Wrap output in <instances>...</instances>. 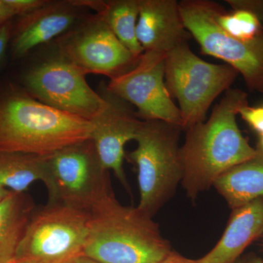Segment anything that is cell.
<instances>
[{
    "label": "cell",
    "instance_id": "44dd1931",
    "mask_svg": "<svg viewBox=\"0 0 263 263\" xmlns=\"http://www.w3.org/2000/svg\"><path fill=\"white\" fill-rule=\"evenodd\" d=\"M239 114L254 131L260 136H263V105L257 107L245 105L240 109Z\"/></svg>",
    "mask_w": 263,
    "mask_h": 263
},
{
    "label": "cell",
    "instance_id": "ac0fdd59",
    "mask_svg": "<svg viewBox=\"0 0 263 263\" xmlns=\"http://www.w3.org/2000/svg\"><path fill=\"white\" fill-rule=\"evenodd\" d=\"M50 178L48 157L0 152V185L9 191L25 193L36 181L47 188Z\"/></svg>",
    "mask_w": 263,
    "mask_h": 263
},
{
    "label": "cell",
    "instance_id": "9c48e42d",
    "mask_svg": "<svg viewBox=\"0 0 263 263\" xmlns=\"http://www.w3.org/2000/svg\"><path fill=\"white\" fill-rule=\"evenodd\" d=\"M86 76L60 56L29 70L24 82L29 95L41 103L91 122L106 108L108 100L90 87Z\"/></svg>",
    "mask_w": 263,
    "mask_h": 263
},
{
    "label": "cell",
    "instance_id": "f546056e",
    "mask_svg": "<svg viewBox=\"0 0 263 263\" xmlns=\"http://www.w3.org/2000/svg\"><path fill=\"white\" fill-rule=\"evenodd\" d=\"M256 149L258 150L259 152H262L263 153V136H260V139H259L258 146Z\"/></svg>",
    "mask_w": 263,
    "mask_h": 263
},
{
    "label": "cell",
    "instance_id": "7c38bea8",
    "mask_svg": "<svg viewBox=\"0 0 263 263\" xmlns=\"http://www.w3.org/2000/svg\"><path fill=\"white\" fill-rule=\"evenodd\" d=\"M108 105L94 120L91 140L100 162L106 171H111L127 190L129 186L124 170L126 144L136 140L143 121L137 118L123 100L109 95Z\"/></svg>",
    "mask_w": 263,
    "mask_h": 263
},
{
    "label": "cell",
    "instance_id": "83f0119b",
    "mask_svg": "<svg viewBox=\"0 0 263 263\" xmlns=\"http://www.w3.org/2000/svg\"><path fill=\"white\" fill-rule=\"evenodd\" d=\"M67 263H99L96 261L93 260V259L89 258V257H86L84 255H79L78 257H74V258L71 259Z\"/></svg>",
    "mask_w": 263,
    "mask_h": 263
},
{
    "label": "cell",
    "instance_id": "ba28073f",
    "mask_svg": "<svg viewBox=\"0 0 263 263\" xmlns=\"http://www.w3.org/2000/svg\"><path fill=\"white\" fill-rule=\"evenodd\" d=\"M48 202L89 212L112 190L106 171L91 140L48 156Z\"/></svg>",
    "mask_w": 263,
    "mask_h": 263
},
{
    "label": "cell",
    "instance_id": "5bb4252c",
    "mask_svg": "<svg viewBox=\"0 0 263 263\" xmlns=\"http://www.w3.org/2000/svg\"><path fill=\"white\" fill-rule=\"evenodd\" d=\"M77 8L72 2L48 1L24 15L12 43L13 56L24 57L33 48L68 31L79 18Z\"/></svg>",
    "mask_w": 263,
    "mask_h": 263
},
{
    "label": "cell",
    "instance_id": "5b68a950",
    "mask_svg": "<svg viewBox=\"0 0 263 263\" xmlns=\"http://www.w3.org/2000/svg\"><path fill=\"white\" fill-rule=\"evenodd\" d=\"M238 75L230 65L204 61L192 51L188 43L166 55V86L179 103L183 130L204 122L212 103L230 89Z\"/></svg>",
    "mask_w": 263,
    "mask_h": 263
},
{
    "label": "cell",
    "instance_id": "ffe728a7",
    "mask_svg": "<svg viewBox=\"0 0 263 263\" xmlns=\"http://www.w3.org/2000/svg\"><path fill=\"white\" fill-rule=\"evenodd\" d=\"M215 17L223 31L238 39H253L263 30V17L252 10L238 8L228 13L217 3Z\"/></svg>",
    "mask_w": 263,
    "mask_h": 263
},
{
    "label": "cell",
    "instance_id": "7a4b0ae2",
    "mask_svg": "<svg viewBox=\"0 0 263 263\" xmlns=\"http://www.w3.org/2000/svg\"><path fill=\"white\" fill-rule=\"evenodd\" d=\"M83 255L99 263H158L171 251L153 216L123 205L113 190L91 209Z\"/></svg>",
    "mask_w": 263,
    "mask_h": 263
},
{
    "label": "cell",
    "instance_id": "4dcf8cb0",
    "mask_svg": "<svg viewBox=\"0 0 263 263\" xmlns=\"http://www.w3.org/2000/svg\"><path fill=\"white\" fill-rule=\"evenodd\" d=\"M8 263H15L14 262H8Z\"/></svg>",
    "mask_w": 263,
    "mask_h": 263
},
{
    "label": "cell",
    "instance_id": "d4e9b609",
    "mask_svg": "<svg viewBox=\"0 0 263 263\" xmlns=\"http://www.w3.org/2000/svg\"><path fill=\"white\" fill-rule=\"evenodd\" d=\"M158 263H199L195 259L187 258L183 255L171 250L163 259Z\"/></svg>",
    "mask_w": 263,
    "mask_h": 263
},
{
    "label": "cell",
    "instance_id": "e0dca14e",
    "mask_svg": "<svg viewBox=\"0 0 263 263\" xmlns=\"http://www.w3.org/2000/svg\"><path fill=\"white\" fill-rule=\"evenodd\" d=\"M34 209L32 199L25 193L10 192L0 201V263L13 262Z\"/></svg>",
    "mask_w": 263,
    "mask_h": 263
},
{
    "label": "cell",
    "instance_id": "277c9868",
    "mask_svg": "<svg viewBox=\"0 0 263 263\" xmlns=\"http://www.w3.org/2000/svg\"><path fill=\"white\" fill-rule=\"evenodd\" d=\"M182 128L160 120H144L136 149L128 155L138 170V207L154 216L170 199L183 179L179 137Z\"/></svg>",
    "mask_w": 263,
    "mask_h": 263
},
{
    "label": "cell",
    "instance_id": "d6986e66",
    "mask_svg": "<svg viewBox=\"0 0 263 263\" xmlns=\"http://www.w3.org/2000/svg\"><path fill=\"white\" fill-rule=\"evenodd\" d=\"M140 0L86 1L84 5L96 10L97 15L108 26L121 43L137 57L143 54L137 38L136 27Z\"/></svg>",
    "mask_w": 263,
    "mask_h": 263
},
{
    "label": "cell",
    "instance_id": "3957f363",
    "mask_svg": "<svg viewBox=\"0 0 263 263\" xmlns=\"http://www.w3.org/2000/svg\"><path fill=\"white\" fill-rule=\"evenodd\" d=\"M93 124L20 91L0 99V152L48 157L91 138Z\"/></svg>",
    "mask_w": 263,
    "mask_h": 263
},
{
    "label": "cell",
    "instance_id": "cb8c5ba5",
    "mask_svg": "<svg viewBox=\"0 0 263 263\" xmlns=\"http://www.w3.org/2000/svg\"><path fill=\"white\" fill-rule=\"evenodd\" d=\"M11 27L9 22L3 24L0 27V62L5 56V51L9 43Z\"/></svg>",
    "mask_w": 263,
    "mask_h": 263
},
{
    "label": "cell",
    "instance_id": "2e32d148",
    "mask_svg": "<svg viewBox=\"0 0 263 263\" xmlns=\"http://www.w3.org/2000/svg\"><path fill=\"white\" fill-rule=\"evenodd\" d=\"M232 209L263 197V153L232 167L214 184Z\"/></svg>",
    "mask_w": 263,
    "mask_h": 263
},
{
    "label": "cell",
    "instance_id": "4fadbf2b",
    "mask_svg": "<svg viewBox=\"0 0 263 263\" xmlns=\"http://www.w3.org/2000/svg\"><path fill=\"white\" fill-rule=\"evenodd\" d=\"M136 34L143 51L164 55L192 37L176 0H140Z\"/></svg>",
    "mask_w": 263,
    "mask_h": 263
},
{
    "label": "cell",
    "instance_id": "603a6c76",
    "mask_svg": "<svg viewBox=\"0 0 263 263\" xmlns=\"http://www.w3.org/2000/svg\"><path fill=\"white\" fill-rule=\"evenodd\" d=\"M228 3L233 10L243 8L255 12L263 17V1H247V0H228Z\"/></svg>",
    "mask_w": 263,
    "mask_h": 263
},
{
    "label": "cell",
    "instance_id": "484cf974",
    "mask_svg": "<svg viewBox=\"0 0 263 263\" xmlns=\"http://www.w3.org/2000/svg\"><path fill=\"white\" fill-rule=\"evenodd\" d=\"M15 15L14 12L7 4L5 0H0V27L8 22Z\"/></svg>",
    "mask_w": 263,
    "mask_h": 263
},
{
    "label": "cell",
    "instance_id": "8992f818",
    "mask_svg": "<svg viewBox=\"0 0 263 263\" xmlns=\"http://www.w3.org/2000/svg\"><path fill=\"white\" fill-rule=\"evenodd\" d=\"M89 222V212L60 202L34 209L13 262L67 263L82 255Z\"/></svg>",
    "mask_w": 263,
    "mask_h": 263
},
{
    "label": "cell",
    "instance_id": "8fae6325",
    "mask_svg": "<svg viewBox=\"0 0 263 263\" xmlns=\"http://www.w3.org/2000/svg\"><path fill=\"white\" fill-rule=\"evenodd\" d=\"M60 56L85 74H99L110 79L125 73L138 63L133 55L98 15L81 24L64 37Z\"/></svg>",
    "mask_w": 263,
    "mask_h": 263
},
{
    "label": "cell",
    "instance_id": "4316f807",
    "mask_svg": "<svg viewBox=\"0 0 263 263\" xmlns=\"http://www.w3.org/2000/svg\"><path fill=\"white\" fill-rule=\"evenodd\" d=\"M235 263H263V259L257 254L250 253L240 257Z\"/></svg>",
    "mask_w": 263,
    "mask_h": 263
},
{
    "label": "cell",
    "instance_id": "30bf717a",
    "mask_svg": "<svg viewBox=\"0 0 263 263\" xmlns=\"http://www.w3.org/2000/svg\"><path fill=\"white\" fill-rule=\"evenodd\" d=\"M165 57L156 52H143L131 70L110 79L108 92L134 105L144 120L163 121L181 127L179 107L166 86Z\"/></svg>",
    "mask_w": 263,
    "mask_h": 263
},
{
    "label": "cell",
    "instance_id": "f1b7e54d",
    "mask_svg": "<svg viewBox=\"0 0 263 263\" xmlns=\"http://www.w3.org/2000/svg\"><path fill=\"white\" fill-rule=\"evenodd\" d=\"M10 191L0 185V201L9 195Z\"/></svg>",
    "mask_w": 263,
    "mask_h": 263
},
{
    "label": "cell",
    "instance_id": "52a82bcc",
    "mask_svg": "<svg viewBox=\"0 0 263 263\" xmlns=\"http://www.w3.org/2000/svg\"><path fill=\"white\" fill-rule=\"evenodd\" d=\"M179 4L185 28L202 53L226 62L241 74L250 91L263 93V30L253 39H238L218 25L215 2L183 0Z\"/></svg>",
    "mask_w": 263,
    "mask_h": 263
},
{
    "label": "cell",
    "instance_id": "7402d4cb",
    "mask_svg": "<svg viewBox=\"0 0 263 263\" xmlns=\"http://www.w3.org/2000/svg\"><path fill=\"white\" fill-rule=\"evenodd\" d=\"M15 15L29 14L46 4L44 0H5Z\"/></svg>",
    "mask_w": 263,
    "mask_h": 263
},
{
    "label": "cell",
    "instance_id": "9a60e30c",
    "mask_svg": "<svg viewBox=\"0 0 263 263\" xmlns=\"http://www.w3.org/2000/svg\"><path fill=\"white\" fill-rule=\"evenodd\" d=\"M224 233L199 263H235L263 233V197L232 209Z\"/></svg>",
    "mask_w": 263,
    "mask_h": 263
},
{
    "label": "cell",
    "instance_id": "6da1fadb",
    "mask_svg": "<svg viewBox=\"0 0 263 263\" xmlns=\"http://www.w3.org/2000/svg\"><path fill=\"white\" fill-rule=\"evenodd\" d=\"M247 105V93L230 88L214 107L209 120L185 130L184 142L180 148L181 185L192 200L214 186L228 170L257 154L237 124V115Z\"/></svg>",
    "mask_w": 263,
    "mask_h": 263
}]
</instances>
